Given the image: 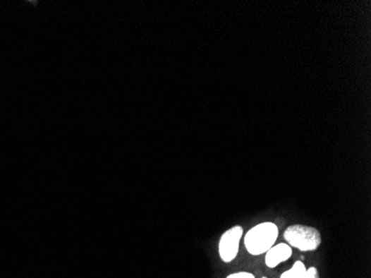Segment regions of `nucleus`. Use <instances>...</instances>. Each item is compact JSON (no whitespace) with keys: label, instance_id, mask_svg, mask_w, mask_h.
Segmentation results:
<instances>
[{"label":"nucleus","instance_id":"6","mask_svg":"<svg viewBox=\"0 0 371 278\" xmlns=\"http://www.w3.org/2000/svg\"><path fill=\"white\" fill-rule=\"evenodd\" d=\"M226 278H256L254 274L248 273V272H239V273L230 274Z\"/></svg>","mask_w":371,"mask_h":278},{"label":"nucleus","instance_id":"1","mask_svg":"<svg viewBox=\"0 0 371 278\" xmlns=\"http://www.w3.org/2000/svg\"><path fill=\"white\" fill-rule=\"evenodd\" d=\"M278 233L277 225L269 222L255 226L245 237L246 250L254 256L264 254L274 246L278 238Z\"/></svg>","mask_w":371,"mask_h":278},{"label":"nucleus","instance_id":"2","mask_svg":"<svg viewBox=\"0 0 371 278\" xmlns=\"http://www.w3.org/2000/svg\"><path fill=\"white\" fill-rule=\"evenodd\" d=\"M284 237L288 244L298 248L301 252L316 250L322 244V235L318 229L309 226H291L286 229Z\"/></svg>","mask_w":371,"mask_h":278},{"label":"nucleus","instance_id":"8","mask_svg":"<svg viewBox=\"0 0 371 278\" xmlns=\"http://www.w3.org/2000/svg\"><path fill=\"white\" fill-rule=\"evenodd\" d=\"M262 278H267V277H262Z\"/></svg>","mask_w":371,"mask_h":278},{"label":"nucleus","instance_id":"7","mask_svg":"<svg viewBox=\"0 0 371 278\" xmlns=\"http://www.w3.org/2000/svg\"><path fill=\"white\" fill-rule=\"evenodd\" d=\"M303 278H320L316 267H310L307 270L306 275Z\"/></svg>","mask_w":371,"mask_h":278},{"label":"nucleus","instance_id":"5","mask_svg":"<svg viewBox=\"0 0 371 278\" xmlns=\"http://www.w3.org/2000/svg\"><path fill=\"white\" fill-rule=\"evenodd\" d=\"M307 268L303 262L298 260L293 264L291 270L281 274L280 278H303L306 275Z\"/></svg>","mask_w":371,"mask_h":278},{"label":"nucleus","instance_id":"3","mask_svg":"<svg viewBox=\"0 0 371 278\" xmlns=\"http://www.w3.org/2000/svg\"><path fill=\"white\" fill-rule=\"evenodd\" d=\"M243 229L241 226H235L228 229L219 241V255L222 262H233L238 255L239 243L243 237Z\"/></svg>","mask_w":371,"mask_h":278},{"label":"nucleus","instance_id":"4","mask_svg":"<svg viewBox=\"0 0 371 278\" xmlns=\"http://www.w3.org/2000/svg\"><path fill=\"white\" fill-rule=\"evenodd\" d=\"M293 255V250L288 244H280L272 246L268 252L266 253V265L269 268H274L283 262L289 260Z\"/></svg>","mask_w":371,"mask_h":278}]
</instances>
